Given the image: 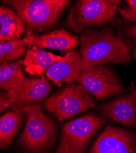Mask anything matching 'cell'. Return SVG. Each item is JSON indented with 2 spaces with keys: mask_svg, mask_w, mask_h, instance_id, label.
Wrapping results in <instances>:
<instances>
[{
  "mask_svg": "<svg viewBox=\"0 0 136 153\" xmlns=\"http://www.w3.org/2000/svg\"><path fill=\"white\" fill-rule=\"evenodd\" d=\"M29 47H37L40 49L50 48L62 51H73L79 44V37L70 31L60 29L39 34L37 32L22 39Z\"/></svg>",
  "mask_w": 136,
  "mask_h": 153,
  "instance_id": "obj_11",
  "label": "cell"
},
{
  "mask_svg": "<svg viewBox=\"0 0 136 153\" xmlns=\"http://www.w3.org/2000/svg\"><path fill=\"white\" fill-rule=\"evenodd\" d=\"M88 153H136V129L107 126Z\"/></svg>",
  "mask_w": 136,
  "mask_h": 153,
  "instance_id": "obj_8",
  "label": "cell"
},
{
  "mask_svg": "<svg viewBox=\"0 0 136 153\" xmlns=\"http://www.w3.org/2000/svg\"><path fill=\"white\" fill-rule=\"evenodd\" d=\"M23 33V22L17 12L6 6L0 7V42L20 39Z\"/></svg>",
  "mask_w": 136,
  "mask_h": 153,
  "instance_id": "obj_15",
  "label": "cell"
},
{
  "mask_svg": "<svg viewBox=\"0 0 136 153\" xmlns=\"http://www.w3.org/2000/svg\"><path fill=\"white\" fill-rule=\"evenodd\" d=\"M82 70L81 58L76 51H69L61 59L56 61L45 71L46 77L55 85L64 83H74Z\"/></svg>",
  "mask_w": 136,
  "mask_h": 153,
  "instance_id": "obj_12",
  "label": "cell"
},
{
  "mask_svg": "<svg viewBox=\"0 0 136 153\" xmlns=\"http://www.w3.org/2000/svg\"><path fill=\"white\" fill-rule=\"evenodd\" d=\"M1 2L14 9L21 17L25 37L50 28L70 4L66 0H9Z\"/></svg>",
  "mask_w": 136,
  "mask_h": 153,
  "instance_id": "obj_3",
  "label": "cell"
},
{
  "mask_svg": "<svg viewBox=\"0 0 136 153\" xmlns=\"http://www.w3.org/2000/svg\"><path fill=\"white\" fill-rule=\"evenodd\" d=\"M97 112L107 122L136 129V88L101 104Z\"/></svg>",
  "mask_w": 136,
  "mask_h": 153,
  "instance_id": "obj_9",
  "label": "cell"
},
{
  "mask_svg": "<svg viewBox=\"0 0 136 153\" xmlns=\"http://www.w3.org/2000/svg\"><path fill=\"white\" fill-rule=\"evenodd\" d=\"M10 107V101L6 91H1L0 93V111L2 113L5 110Z\"/></svg>",
  "mask_w": 136,
  "mask_h": 153,
  "instance_id": "obj_20",
  "label": "cell"
},
{
  "mask_svg": "<svg viewBox=\"0 0 136 153\" xmlns=\"http://www.w3.org/2000/svg\"><path fill=\"white\" fill-rule=\"evenodd\" d=\"M27 114L22 108H11L0 118V148L6 149L24 123H26Z\"/></svg>",
  "mask_w": 136,
  "mask_h": 153,
  "instance_id": "obj_13",
  "label": "cell"
},
{
  "mask_svg": "<svg viewBox=\"0 0 136 153\" xmlns=\"http://www.w3.org/2000/svg\"><path fill=\"white\" fill-rule=\"evenodd\" d=\"M44 109L59 121L73 118L95 107V100L81 84H67L43 103Z\"/></svg>",
  "mask_w": 136,
  "mask_h": 153,
  "instance_id": "obj_6",
  "label": "cell"
},
{
  "mask_svg": "<svg viewBox=\"0 0 136 153\" xmlns=\"http://www.w3.org/2000/svg\"><path fill=\"white\" fill-rule=\"evenodd\" d=\"M107 121L97 111H91L61 127L55 153H85L92 139Z\"/></svg>",
  "mask_w": 136,
  "mask_h": 153,
  "instance_id": "obj_5",
  "label": "cell"
},
{
  "mask_svg": "<svg viewBox=\"0 0 136 153\" xmlns=\"http://www.w3.org/2000/svg\"><path fill=\"white\" fill-rule=\"evenodd\" d=\"M26 47L22 39L0 42V64L21 57L26 53Z\"/></svg>",
  "mask_w": 136,
  "mask_h": 153,
  "instance_id": "obj_17",
  "label": "cell"
},
{
  "mask_svg": "<svg viewBox=\"0 0 136 153\" xmlns=\"http://www.w3.org/2000/svg\"><path fill=\"white\" fill-rule=\"evenodd\" d=\"M125 2L126 6L120 7L118 12L126 20L136 22V0H126Z\"/></svg>",
  "mask_w": 136,
  "mask_h": 153,
  "instance_id": "obj_19",
  "label": "cell"
},
{
  "mask_svg": "<svg viewBox=\"0 0 136 153\" xmlns=\"http://www.w3.org/2000/svg\"><path fill=\"white\" fill-rule=\"evenodd\" d=\"M50 89L51 85L44 76H26L18 85L7 92L10 107L24 108L34 105L45 99Z\"/></svg>",
  "mask_w": 136,
  "mask_h": 153,
  "instance_id": "obj_10",
  "label": "cell"
},
{
  "mask_svg": "<svg viewBox=\"0 0 136 153\" xmlns=\"http://www.w3.org/2000/svg\"><path fill=\"white\" fill-rule=\"evenodd\" d=\"M42 106L40 102L24 108L27 120L15 143L23 153H48L56 142L57 124L43 111Z\"/></svg>",
  "mask_w": 136,
  "mask_h": 153,
  "instance_id": "obj_2",
  "label": "cell"
},
{
  "mask_svg": "<svg viewBox=\"0 0 136 153\" xmlns=\"http://www.w3.org/2000/svg\"><path fill=\"white\" fill-rule=\"evenodd\" d=\"M79 42L82 69L109 63L125 65L133 58L131 44L112 27L85 31L81 34Z\"/></svg>",
  "mask_w": 136,
  "mask_h": 153,
  "instance_id": "obj_1",
  "label": "cell"
},
{
  "mask_svg": "<svg viewBox=\"0 0 136 153\" xmlns=\"http://www.w3.org/2000/svg\"><path fill=\"white\" fill-rule=\"evenodd\" d=\"M132 50L133 57L136 59V45H132Z\"/></svg>",
  "mask_w": 136,
  "mask_h": 153,
  "instance_id": "obj_21",
  "label": "cell"
},
{
  "mask_svg": "<svg viewBox=\"0 0 136 153\" xmlns=\"http://www.w3.org/2000/svg\"><path fill=\"white\" fill-rule=\"evenodd\" d=\"M62 57L37 47H32L27 50L23 65L24 71L28 74L42 76L45 71Z\"/></svg>",
  "mask_w": 136,
  "mask_h": 153,
  "instance_id": "obj_14",
  "label": "cell"
},
{
  "mask_svg": "<svg viewBox=\"0 0 136 153\" xmlns=\"http://www.w3.org/2000/svg\"><path fill=\"white\" fill-rule=\"evenodd\" d=\"M119 0H80L70 9L66 23L76 33L101 28L114 20L121 5Z\"/></svg>",
  "mask_w": 136,
  "mask_h": 153,
  "instance_id": "obj_4",
  "label": "cell"
},
{
  "mask_svg": "<svg viewBox=\"0 0 136 153\" xmlns=\"http://www.w3.org/2000/svg\"><path fill=\"white\" fill-rule=\"evenodd\" d=\"M118 34L123 39L128 41L132 45H136V23H120Z\"/></svg>",
  "mask_w": 136,
  "mask_h": 153,
  "instance_id": "obj_18",
  "label": "cell"
},
{
  "mask_svg": "<svg viewBox=\"0 0 136 153\" xmlns=\"http://www.w3.org/2000/svg\"><path fill=\"white\" fill-rule=\"evenodd\" d=\"M23 61L8 62L0 65V88L9 92L25 77L23 70Z\"/></svg>",
  "mask_w": 136,
  "mask_h": 153,
  "instance_id": "obj_16",
  "label": "cell"
},
{
  "mask_svg": "<svg viewBox=\"0 0 136 153\" xmlns=\"http://www.w3.org/2000/svg\"><path fill=\"white\" fill-rule=\"evenodd\" d=\"M76 83L82 85L99 100L107 99L128 91L114 68L109 65L82 68Z\"/></svg>",
  "mask_w": 136,
  "mask_h": 153,
  "instance_id": "obj_7",
  "label": "cell"
}]
</instances>
